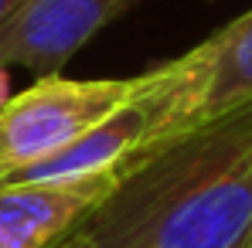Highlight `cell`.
I'll return each mask as SVG.
<instances>
[{
    "label": "cell",
    "instance_id": "1",
    "mask_svg": "<svg viewBox=\"0 0 252 248\" xmlns=\"http://www.w3.org/2000/svg\"><path fill=\"white\" fill-rule=\"evenodd\" d=\"M72 238L85 248H252V102L157 143Z\"/></svg>",
    "mask_w": 252,
    "mask_h": 248
},
{
    "label": "cell",
    "instance_id": "2",
    "mask_svg": "<svg viewBox=\"0 0 252 248\" xmlns=\"http://www.w3.org/2000/svg\"><path fill=\"white\" fill-rule=\"evenodd\" d=\"M140 88L133 79H38L0 106V180L68 150Z\"/></svg>",
    "mask_w": 252,
    "mask_h": 248
},
{
    "label": "cell",
    "instance_id": "3",
    "mask_svg": "<svg viewBox=\"0 0 252 248\" xmlns=\"http://www.w3.org/2000/svg\"><path fill=\"white\" fill-rule=\"evenodd\" d=\"M136 0H24L0 24V68L21 65L38 79L58 75L109 21Z\"/></svg>",
    "mask_w": 252,
    "mask_h": 248
},
{
    "label": "cell",
    "instance_id": "4",
    "mask_svg": "<svg viewBox=\"0 0 252 248\" xmlns=\"http://www.w3.org/2000/svg\"><path fill=\"white\" fill-rule=\"evenodd\" d=\"M116 180L0 184V248H62Z\"/></svg>",
    "mask_w": 252,
    "mask_h": 248
},
{
    "label": "cell",
    "instance_id": "5",
    "mask_svg": "<svg viewBox=\"0 0 252 248\" xmlns=\"http://www.w3.org/2000/svg\"><path fill=\"white\" fill-rule=\"evenodd\" d=\"M194 51L201 61V99L191 126L252 102V7L218 28Z\"/></svg>",
    "mask_w": 252,
    "mask_h": 248
},
{
    "label": "cell",
    "instance_id": "6",
    "mask_svg": "<svg viewBox=\"0 0 252 248\" xmlns=\"http://www.w3.org/2000/svg\"><path fill=\"white\" fill-rule=\"evenodd\" d=\"M21 3H24V0H0V24H3V21H7V17H10Z\"/></svg>",
    "mask_w": 252,
    "mask_h": 248
},
{
    "label": "cell",
    "instance_id": "7",
    "mask_svg": "<svg viewBox=\"0 0 252 248\" xmlns=\"http://www.w3.org/2000/svg\"><path fill=\"white\" fill-rule=\"evenodd\" d=\"M62 248H85V245H82V242H79V238H68V242H65V245H62Z\"/></svg>",
    "mask_w": 252,
    "mask_h": 248
}]
</instances>
